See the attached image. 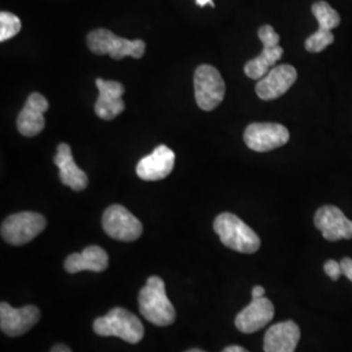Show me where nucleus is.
<instances>
[{"label": "nucleus", "mask_w": 352, "mask_h": 352, "mask_svg": "<svg viewBox=\"0 0 352 352\" xmlns=\"http://www.w3.org/2000/svg\"><path fill=\"white\" fill-rule=\"evenodd\" d=\"M140 312L157 327H168L175 321V308L166 295L164 282L151 277L139 295Z\"/></svg>", "instance_id": "obj_1"}, {"label": "nucleus", "mask_w": 352, "mask_h": 352, "mask_svg": "<svg viewBox=\"0 0 352 352\" xmlns=\"http://www.w3.org/2000/svg\"><path fill=\"white\" fill-rule=\"evenodd\" d=\"M214 231L222 244L240 253H254L260 250L261 240L247 223L235 214H219L214 221Z\"/></svg>", "instance_id": "obj_2"}, {"label": "nucleus", "mask_w": 352, "mask_h": 352, "mask_svg": "<svg viewBox=\"0 0 352 352\" xmlns=\"http://www.w3.org/2000/svg\"><path fill=\"white\" fill-rule=\"evenodd\" d=\"M93 330L101 337H118L128 343H139L144 338V325L139 317L124 308H113L107 315L98 317Z\"/></svg>", "instance_id": "obj_3"}, {"label": "nucleus", "mask_w": 352, "mask_h": 352, "mask_svg": "<svg viewBox=\"0 0 352 352\" xmlns=\"http://www.w3.org/2000/svg\"><path fill=\"white\" fill-rule=\"evenodd\" d=\"M89 50L97 55H110L115 60H122L126 56L140 59L145 54V42L142 39H126L118 37L107 29H97L87 38Z\"/></svg>", "instance_id": "obj_4"}, {"label": "nucleus", "mask_w": 352, "mask_h": 352, "mask_svg": "<svg viewBox=\"0 0 352 352\" xmlns=\"http://www.w3.org/2000/svg\"><path fill=\"white\" fill-rule=\"evenodd\" d=\"M226 85L217 68L204 64L195 72V97L204 111H212L223 101Z\"/></svg>", "instance_id": "obj_5"}, {"label": "nucleus", "mask_w": 352, "mask_h": 352, "mask_svg": "<svg viewBox=\"0 0 352 352\" xmlns=\"http://www.w3.org/2000/svg\"><path fill=\"white\" fill-rule=\"evenodd\" d=\"M42 214L33 212L12 214L1 225V238L11 245H24L46 228Z\"/></svg>", "instance_id": "obj_6"}, {"label": "nucleus", "mask_w": 352, "mask_h": 352, "mask_svg": "<svg viewBox=\"0 0 352 352\" xmlns=\"http://www.w3.org/2000/svg\"><path fill=\"white\" fill-rule=\"evenodd\" d=\"M258 38L264 45L263 52L244 67V74L253 80H261L283 55V49L279 46V36L273 26H261Z\"/></svg>", "instance_id": "obj_7"}, {"label": "nucleus", "mask_w": 352, "mask_h": 352, "mask_svg": "<svg viewBox=\"0 0 352 352\" xmlns=\"http://www.w3.org/2000/svg\"><path fill=\"white\" fill-rule=\"evenodd\" d=\"M104 232L120 241H135L142 234V225L139 219L122 205H113L106 209L102 217Z\"/></svg>", "instance_id": "obj_8"}, {"label": "nucleus", "mask_w": 352, "mask_h": 352, "mask_svg": "<svg viewBox=\"0 0 352 352\" xmlns=\"http://www.w3.org/2000/svg\"><path fill=\"white\" fill-rule=\"evenodd\" d=\"M289 129L278 123H253L244 132V141L252 151L264 153L289 142Z\"/></svg>", "instance_id": "obj_9"}, {"label": "nucleus", "mask_w": 352, "mask_h": 352, "mask_svg": "<svg viewBox=\"0 0 352 352\" xmlns=\"http://www.w3.org/2000/svg\"><path fill=\"white\" fill-rule=\"evenodd\" d=\"M39 309L34 305L13 308L7 302L0 304V329L10 337H20L39 321Z\"/></svg>", "instance_id": "obj_10"}, {"label": "nucleus", "mask_w": 352, "mask_h": 352, "mask_svg": "<svg viewBox=\"0 0 352 352\" xmlns=\"http://www.w3.org/2000/svg\"><path fill=\"white\" fill-rule=\"evenodd\" d=\"M296 78L298 72L292 65L282 64L273 67L261 80H258L256 93L264 101L277 100L287 93V90L295 84Z\"/></svg>", "instance_id": "obj_11"}, {"label": "nucleus", "mask_w": 352, "mask_h": 352, "mask_svg": "<svg viewBox=\"0 0 352 352\" xmlns=\"http://www.w3.org/2000/svg\"><path fill=\"white\" fill-rule=\"evenodd\" d=\"M315 225L329 241L352 239V221L337 206L320 208L315 215Z\"/></svg>", "instance_id": "obj_12"}, {"label": "nucleus", "mask_w": 352, "mask_h": 352, "mask_svg": "<svg viewBox=\"0 0 352 352\" xmlns=\"http://www.w3.org/2000/svg\"><path fill=\"white\" fill-rule=\"evenodd\" d=\"M47 110H49L47 100L39 93H32L26 100L24 109L17 116L19 132L26 138H33L39 135L46 124L45 113Z\"/></svg>", "instance_id": "obj_13"}, {"label": "nucleus", "mask_w": 352, "mask_h": 352, "mask_svg": "<svg viewBox=\"0 0 352 352\" xmlns=\"http://www.w3.org/2000/svg\"><path fill=\"white\" fill-rule=\"evenodd\" d=\"M174 164L175 153L170 148L161 145L140 161L136 167V173L140 179L145 182H157L170 175Z\"/></svg>", "instance_id": "obj_14"}, {"label": "nucleus", "mask_w": 352, "mask_h": 352, "mask_svg": "<svg viewBox=\"0 0 352 352\" xmlns=\"http://www.w3.org/2000/svg\"><path fill=\"white\" fill-rule=\"evenodd\" d=\"M100 97L96 102V113L103 120H113L124 111L126 104L122 100L124 94V85L118 81H106L102 78L96 80Z\"/></svg>", "instance_id": "obj_15"}, {"label": "nucleus", "mask_w": 352, "mask_h": 352, "mask_svg": "<svg viewBox=\"0 0 352 352\" xmlns=\"http://www.w3.org/2000/svg\"><path fill=\"white\" fill-rule=\"evenodd\" d=\"M274 317V305L267 298L252 299L251 304L245 307L235 318V327L241 333L251 334L266 327Z\"/></svg>", "instance_id": "obj_16"}, {"label": "nucleus", "mask_w": 352, "mask_h": 352, "mask_svg": "<svg viewBox=\"0 0 352 352\" xmlns=\"http://www.w3.org/2000/svg\"><path fill=\"white\" fill-rule=\"evenodd\" d=\"M300 329L294 321H283L269 327L264 340L265 352H295Z\"/></svg>", "instance_id": "obj_17"}, {"label": "nucleus", "mask_w": 352, "mask_h": 352, "mask_svg": "<svg viewBox=\"0 0 352 352\" xmlns=\"http://www.w3.org/2000/svg\"><path fill=\"white\" fill-rule=\"evenodd\" d=\"M54 162L59 168V177L64 186L74 189L76 192L84 190L88 187L89 179L87 174L77 167L72 149L68 144H60L58 146Z\"/></svg>", "instance_id": "obj_18"}, {"label": "nucleus", "mask_w": 352, "mask_h": 352, "mask_svg": "<svg viewBox=\"0 0 352 352\" xmlns=\"http://www.w3.org/2000/svg\"><path fill=\"white\" fill-rule=\"evenodd\" d=\"M109 266V254L98 245H90L80 253H72L67 257L64 267L69 274L80 272L101 273Z\"/></svg>", "instance_id": "obj_19"}, {"label": "nucleus", "mask_w": 352, "mask_h": 352, "mask_svg": "<svg viewBox=\"0 0 352 352\" xmlns=\"http://www.w3.org/2000/svg\"><path fill=\"white\" fill-rule=\"evenodd\" d=\"M312 12L318 21V29L333 30L340 24V16L327 1H317L312 6Z\"/></svg>", "instance_id": "obj_20"}, {"label": "nucleus", "mask_w": 352, "mask_h": 352, "mask_svg": "<svg viewBox=\"0 0 352 352\" xmlns=\"http://www.w3.org/2000/svg\"><path fill=\"white\" fill-rule=\"evenodd\" d=\"M21 30L20 19L10 12L0 13V41L6 42L19 34Z\"/></svg>", "instance_id": "obj_21"}, {"label": "nucleus", "mask_w": 352, "mask_h": 352, "mask_svg": "<svg viewBox=\"0 0 352 352\" xmlns=\"http://www.w3.org/2000/svg\"><path fill=\"white\" fill-rule=\"evenodd\" d=\"M334 42V36L331 30L318 29L312 36L307 38L305 41V49L309 52H321L325 50L327 46H330Z\"/></svg>", "instance_id": "obj_22"}, {"label": "nucleus", "mask_w": 352, "mask_h": 352, "mask_svg": "<svg viewBox=\"0 0 352 352\" xmlns=\"http://www.w3.org/2000/svg\"><path fill=\"white\" fill-rule=\"evenodd\" d=\"M324 270H325L327 276L330 277V279H333V280L340 279V276L343 274L340 263L336 261V260H327L325 265H324Z\"/></svg>", "instance_id": "obj_23"}, {"label": "nucleus", "mask_w": 352, "mask_h": 352, "mask_svg": "<svg viewBox=\"0 0 352 352\" xmlns=\"http://www.w3.org/2000/svg\"><path fill=\"white\" fill-rule=\"evenodd\" d=\"M340 266H342L343 276H346V277L349 278L352 282V258L344 257V258L340 261Z\"/></svg>", "instance_id": "obj_24"}, {"label": "nucleus", "mask_w": 352, "mask_h": 352, "mask_svg": "<svg viewBox=\"0 0 352 352\" xmlns=\"http://www.w3.org/2000/svg\"><path fill=\"white\" fill-rule=\"evenodd\" d=\"M263 296H265V289L263 286H256L254 289H252V299L263 298Z\"/></svg>", "instance_id": "obj_25"}, {"label": "nucleus", "mask_w": 352, "mask_h": 352, "mask_svg": "<svg viewBox=\"0 0 352 352\" xmlns=\"http://www.w3.org/2000/svg\"><path fill=\"white\" fill-rule=\"evenodd\" d=\"M222 352H250L247 351L245 349H243V347H240V346H228L226 347L225 350Z\"/></svg>", "instance_id": "obj_26"}, {"label": "nucleus", "mask_w": 352, "mask_h": 352, "mask_svg": "<svg viewBox=\"0 0 352 352\" xmlns=\"http://www.w3.org/2000/svg\"><path fill=\"white\" fill-rule=\"evenodd\" d=\"M51 352H72L67 346H64V344H56V346H54L52 347V350Z\"/></svg>", "instance_id": "obj_27"}, {"label": "nucleus", "mask_w": 352, "mask_h": 352, "mask_svg": "<svg viewBox=\"0 0 352 352\" xmlns=\"http://www.w3.org/2000/svg\"><path fill=\"white\" fill-rule=\"evenodd\" d=\"M196 3H197V6H200V7H205L206 4H210L212 7H214L213 0H196Z\"/></svg>", "instance_id": "obj_28"}, {"label": "nucleus", "mask_w": 352, "mask_h": 352, "mask_svg": "<svg viewBox=\"0 0 352 352\" xmlns=\"http://www.w3.org/2000/svg\"><path fill=\"white\" fill-rule=\"evenodd\" d=\"M187 352H206L202 351V350H199V349H192V350H188Z\"/></svg>", "instance_id": "obj_29"}]
</instances>
